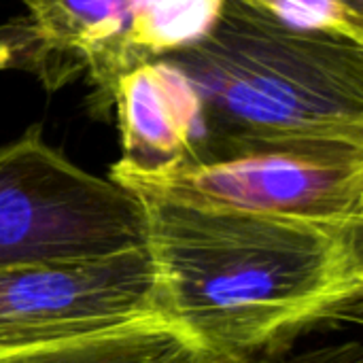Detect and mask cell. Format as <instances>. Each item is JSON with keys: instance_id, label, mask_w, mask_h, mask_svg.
Here are the masks:
<instances>
[{"instance_id": "cell-1", "label": "cell", "mask_w": 363, "mask_h": 363, "mask_svg": "<svg viewBox=\"0 0 363 363\" xmlns=\"http://www.w3.org/2000/svg\"><path fill=\"white\" fill-rule=\"evenodd\" d=\"M132 194L145 213L155 313L183 332L206 362L289 351L321 328L362 321L363 225Z\"/></svg>"}, {"instance_id": "cell-2", "label": "cell", "mask_w": 363, "mask_h": 363, "mask_svg": "<svg viewBox=\"0 0 363 363\" xmlns=\"http://www.w3.org/2000/svg\"><path fill=\"white\" fill-rule=\"evenodd\" d=\"M166 60L202 106V138L187 164L264 147H363V45L228 0L204 36Z\"/></svg>"}, {"instance_id": "cell-3", "label": "cell", "mask_w": 363, "mask_h": 363, "mask_svg": "<svg viewBox=\"0 0 363 363\" xmlns=\"http://www.w3.org/2000/svg\"><path fill=\"white\" fill-rule=\"evenodd\" d=\"M23 17L0 26V68L32 72L47 89L87 72L108 106L128 70L166 57L217 21L228 0H19Z\"/></svg>"}, {"instance_id": "cell-4", "label": "cell", "mask_w": 363, "mask_h": 363, "mask_svg": "<svg viewBox=\"0 0 363 363\" xmlns=\"http://www.w3.org/2000/svg\"><path fill=\"white\" fill-rule=\"evenodd\" d=\"M145 247L140 200L53 149L32 125L0 147V266Z\"/></svg>"}, {"instance_id": "cell-5", "label": "cell", "mask_w": 363, "mask_h": 363, "mask_svg": "<svg viewBox=\"0 0 363 363\" xmlns=\"http://www.w3.org/2000/svg\"><path fill=\"white\" fill-rule=\"evenodd\" d=\"M130 191L249 215L325 225H363V147L300 145L236 151L155 174L111 168Z\"/></svg>"}, {"instance_id": "cell-6", "label": "cell", "mask_w": 363, "mask_h": 363, "mask_svg": "<svg viewBox=\"0 0 363 363\" xmlns=\"http://www.w3.org/2000/svg\"><path fill=\"white\" fill-rule=\"evenodd\" d=\"M147 317L157 313L145 247L0 266V349L98 334Z\"/></svg>"}, {"instance_id": "cell-7", "label": "cell", "mask_w": 363, "mask_h": 363, "mask_svg": "<svg viewBox=\"0 0 363 363\" xmlns=\"http://www.w3.org/2000/svg\"><path fill=\"white\" fill-rule=\"evenodd\" d=\"M121 157L113 168L155 174L187 164L202 138V106L189 79L166 57L119 77L113 100Z\"/></svg>"}, {"instance_id": "cell-8", "label": "cell", "mask_w": 363, "mask_h": 363, "mask_svg": "<svg viewBox=\"0 0 363 363\" xmlns=\"http://www.w3.org/2000/svg\"><path fill=\"white\" fill-rule=\"evenodd\" d=\"M0 363H206L198 347L162 317L115 330L0 351Z\"/></svg>"}, {"instance_id": "cell-9", "label": "cell", "mask_w": 363, "mask_h": 363, "mask_svg": "<svg viewBox=\"0 0 363 363\" xmlns=\"http://www.w3.org/2000/svg\"><path fill=\"white\" fill-rule=\"evenodd\" d=\"M283 26L363 45V0H232Z\"/></svg>"}, {"instance_id": "cell-10", "label": "cell", "mask_w": 363, "mask_h": 363, "mask_svg": "<svg viewBox=\"0 0 363 363\" xmlns=\"http://www.w3.org/2000/svg\"><path fill=\"white\" fill-rule=\"evenodd\" d=\"M211 363V362H206ZM230 363H363V349L357 340L338 342V345H321L313 349H289L272 355H262L255 359Z\"/></svg>"}]
</instances>
